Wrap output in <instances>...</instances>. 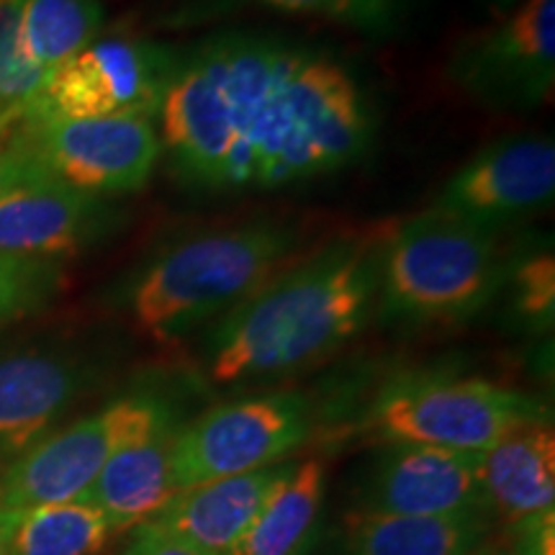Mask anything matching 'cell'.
I'll return each instance as SVG.
<instances>
[{"label":"cell","mask_w":555,"mask_h":555,"mask_svg":"<svg viewBox=\"0 0 555 555\" xmlns=\"http://www.w3.org/2000/svg\"><path fill=\"white\" fill-rule=\"evenodd\" d=\"M509 266L502 232L433 206L384 240L378 301L412 322L466 319L499 294Z\"/></svg>","instance_id":"277c9868"},{"label":"cell","mask_w":555,"mask_h":555,"mask_svg":"<svg viewBox=\"0 0 555 555\" xmlns=\"http://www.w3.org/2000/svg\"><path fill=\"white\" fill-rule=\"evenodd\" d=\"M468 555H483V553H468Z\"/></svg>","instance_id":"1f68e13d"},{"label":"cell","mask_w":555,"mask_h":555,"mask_svg":"<svg viewBox=\"0 0 555 555\" xmlns=\"http://www.w3.org/2000/svg\"><path fill=\"white\" fill-rule=\"evenodd\" d=\"M499 555H519V553H499Z\"/></svg>","instance_id":"f546056e"},{"label":"cell","mask_w":555,"mask_h":555,"mask_svg":"<svg viewBox=\"0 0 555 555\" xmlns=\"http://www.w3.org/2000/svg\"><path fill=\"white\" fill-rule=\"evenodd\" d=\"M170 425L168 409L152 399H121L26 448L0 478V517L34 506L78 502L101 468L127 442Z\"/></svg>","instance_id":"8992f818"},{"label":"cell","mask_w":555,"mask_h":555,"mask_svg":"<svg viewBox=\"0 0 555 555\" xmlns=\"http://www.w3.org/2000/svg\"><path fill=\"white\" fill-rule=\"evenodd\" d=\"M101 29V0H24L21 34L26 54L47 75L99 39Z\"/></svg>","instance_id":"44dd1931"},{"label":"cell","mask_w":555,"mask_h":555,"mask_svg":"<svg viewBox=\"0 0 555 555\" xmlns=\"http://www.w3.org/2000/svg\"><path fill=\"white\" fill-rule=\"evenodd\" d=\"M54 262H34L0 255V327L31 311L57 283Z\"/></svg>","instance_id":"d4e9b609"},{"label":"cell","mask_w":555,"mask_h":555,"mask_svg":"<svg viewBox=\"0 0 555 555\" xmlns=\"http://www.w3.org/2000/svg\"><path fill=\"white\" fill-rule=\"evenodd\" d=\"M286 468H262L176 491L152 525L191 543L206 555H229Z\"/></svg>","instance_id":"5bb4252c"},{"label":"cell","mask_w":555,"mask_h":555,"mask_svg":"<svg viewBox=\"0 0 555 555\" xmlns=\"http://www.w3.org/2000/svg\"><path fill=\"white\" fill-rule=\"evenodd\" d=\"M270 9L314 16L352 29L384 34L397 26L404 0H260Z\"/></svg>","instance_id":"603a6c76"},{"label":"cell","mask_w":555,"mask_h":555,"mask_svg":"<svg viewBox=\"0 0 555 555\" xmlns=\"http://www.w3.org/2000/svg\"><path fill=\"white\" fill-rule=\"evenodd\" d=\"M450 80L491 108L530 111L555 86V0H519L457 47Z\"/></svg>","instance_id":"9c48e42d"},{"label":"cell","mask_w":555,"mask_h":555,"mask_svg":"<svg viewBox=\"0 0 555 555\" xmlns=\"http://www.w3.org/2000/svg\"><path fill=\"white\" fill-rule=\"evenodd\" d=\"M483 504L481 453L393 446L380 461L363 509L412 517H474Z\"/></svg>","instance_id":"7c38bea8"},{"label":"cell","mask_w":555,"mask_h":555,"mask_svg":"<svg viewBox=\"0 0 555 555\" xmlns=\"http://www.w3.org/2000/svg\"><path fill=\"white\" fill-rule=\"evenodd\" d=\"M350 555H468L474 517H412L358 509L345 519Z\"/></svg>","instance_id":"d6986e66"},{"label":"cell","mask_w":555,"mask_h":555,"mask_svg":"<svg viewBox=\"0 0 555 555\" xmlns=\"http://www.w3.org/2000/svg\"><path fill=\"white\" fill-rule=\"evenodd\" d=\"M170 170L201 191H273L356 163L373 116L332 54L224 34L180 54L159 106Z\"/></svg>","instance_id":"6da1fadb"},{"label":"cell","mask_w":555,"mask_h":555,"mask_svg":"<svg viewBox=\"0 0 555 555\" xmlns=\"http://www.w3.org/2000/svg\"><path fill=\"white\" fill-rule=\"evenodd\" d=\"M555 193V144L547 134H512L486 144L448 180L435 208L502 232L540 211Z\"/></svg>","instance_id":"8fae6325"},{"label":"cell","mask_w":555,"mask_h":555,"mask_svg":"<svg viewBox=\"0 0 555 555\" xmlns=\"http://www.w3.org/2000/svg\"><path fill=\"white\" fill-rule=\"evenodd\" d=\"M99 506L65 502L0 517L3 555H95L111 538Z\"/></svg>","instance_id":"ffe728a7"},{"label":"cell","mask_w":555,"mask_h":555,"mask_svg":"<svg viewBox=\"0 0 555 555\" xmlns=\"http://www.w3.org/2000/svg\"><path fill=\"white\" fill-rule=\"evenodd\" d=\"M491 5H496V9H502L504 13L509 11V9H515V5L519 3V0H489Z\"/></svg>","instance_id":"f1b7e54d"},{"label":"cell","mask_w":555,"mask_h":555,"mask_svg":"<svg viewBox=\"0 0 555 555\" xmlns=\"http://www.w3.org/2000/svg\"><path fill=\"white\" fill-rule=\"evenodd\" d=\"M44 178L54 176L34 152L21 121L9 129H0V201Z\"/></svg>","instance_id":"484cf974"},{"label":"cell","mask_w":555,"mask_h":555,"mask_svg":"<svg viewBox=\"0 0 555 555\" xmlns=\"http://www.w3.org/2000/svg\"><path fill=\"white\" fill-rule=\"evenodd\" d=\"M108 221L101 196L44 178L0 201V255L34 262L69 258Z\"/></svg>","instance_id":"4fadbf2b"},{"label":"cell","mask_w":555,"mask_h":555,"mask_svg":"<svg viewBox=\"0 0 555 555\" xmlns=\"http://www.w3.org/2000/svg\"><path fill=\"white\" fill-rule=\"evenodd\" d=\"M21 11L24 0H0V129L24 119L47 80L44 69L26 54Z\"/></svg>","instance_id":"7402d4cb"},{"label":"cell","mask_w":555,"mask_h":555,"mask_svg":"<svg viewBox=\"0 0 555 555\" xmlns=\"http://www.w3.org/2000/svg\"><path fill=\"white\" fill-rule=\"evenodd\" d=\"M296 245V229L275 221L180 240L139 268L129 283L131 314L147 335L176 339L237 307L286 266Z\"/></svg>","instance_id":"3957f363"},{"label":"cell","mask_w":555,"mask_h":555,"mask_svg":"<svg viewBox=\"0 0 555 555\" xmlns=\"http://www.w3.org/2000/svg\"><path fill=\"white\" fill-rule=\"evenodd\" d=\"M80 367L57 356L0 358V442L26 448L73 401Z\"/></svg>","instance_id":"e0dca14e"},{"label":"cell","mask_w":555,"mask_h":555,"mask_svg":"<svg viewBox=\"0 0 555 555\" xmlns=\"http://www.w3.org/2000/svg\"><path fill=\"white\" fill-rule=\"evenodd\" d=\"M504 286H512L519 317L535 324H551L555 311V260L553 253H530L512 260Z\"/></svg>","instance_id":"cb8c5ba5"},{"label":"cell","mask_w":555,"mask_h":555,"mask_svg":"<svg viewBox=\"0 0 555 555\" xmlns=\"http://www.w3.org/2000/svg\"><path fill=\"white\" fill-rule=\"evenodd\" d=\"M380 247L376 237L335 240L242 298L211 335L214 380L278 376L345 345L378 301Z\"/></svg>","instance_id":"7a4b0ae2"},{"label":"cell","mask_w":555,"mask_h":555,"mask_svg":"<svg viewBox=\"0 0 555 555\" xmlns=\"http://www.w3.org/2000/svg\"><path fill=\"white\" fill-rule=\"evenodd\" d=\"M543 406L483 378L420 376L388 386L371 412V429L391 446L486 453Z\"/></svg>","instance_id":"5b68a950"},{"label":"cell","mask_w":555,"mask_h":555,"mask_svg":"<svg viewBox=\"0 0 555 555\" xmlns=\"http://www.w3.org/2000/svg\"><path fill=\"white\" fill-rule=\"evenodd\" d=\"M0 555H3V543H0Z\"/></svg>","instance_id":"4dcf8cb0"},{"label":"cell","mask_w":555,"mask_h":555,"mask_svg":"<svg viewBox=\"0 0 555 555\" xmlns=\"http://www.w3.org/2000/svg\"><path fill=\"white\" fill-rule=\"evenodd\" d=\"M525 538L519 555H555V512L525 519Z\"/></svg>","instance_id":"83f0119b"},{"label":"cell","mask_w":555,"mask_h":555,"mask_svg":"<svg viewBox=\"0 0 555 555\" xmlns=\"http://www.w3.org/2000/svg\"><path fill=\"white\" fill-rule=\"evenodd\" d=\"M176 50L139 37H103L47 75L24 119H157L178 67Z\"/></svg>","instance_id":"52a82bcc"},{"label":"cell","mask_w":555,"mask_h":555,"mask_svg":"<svg viewBox=\"0 0 555 555\" xmlns=\"http://www.w3.org/2000/svg\"><path fill=\"white\" fill-rule=\"evenodd\" d=\"M176 435V427L165 425L142 440L114 450L78 502L99 506L114 532L147 525L178 491L172 481Z\"/></svg>","instance_id":"9a60e30c"},{"label":"cell","mask_w":555,"mask_h":555,"mask_svg":"<svg viewBox=\"0 0 555 555\" xmlns=\"http://www.w3.org/2000/svg\"><path fill=\"white\" fill-rule=\"evenodd\" d=\"M311 433L309 404L296 393L234 401L178 429L172 448L176 489L273 468Z\"/></svg>","instance_id":"ba28073f"},{"label":"cell","mask_w":555,"mask_h":555,"mask_svg":"<svg viewBox=\"0 0 555 555\" xmlns=\"http://www.w3.org/2000/svg\"><path fill=\"white\" fill-rule=\"evenodd\" d=\"M21 127L54 178L93 196L144 189L163 155L155 121L144 116L21 119Z\"/></svg>","instance_id":"30bf717a"},{"label":"cell","mask_w":555,"mask_h":555,"mask_svg":"<svg viewBox=\"0 0 555 555\" xmlns=\"http://www.w3.org/2000/svg\"><path fill=\"white\" fill-rule=\"evenodd\" d=\"M124 555H206L198 547H193L185 540H180L170 532L159 530L157 525H142V530L137 532V538L131 540Z\"/></svg>","instance_id":"4316f807"},{"label":"cell","mask_w":555,"mask_h":555,"mask_svg":"<svg viewBox=\"0 0 555 555\" xmlns=\"http://www.w3.org/2000/svg\"><path fill=\"white\" fill-rule=\"evenodd\" d=\"M486 504L512 522L543 515L555 502V435L545 420L527 422L481 453Z\"/></svg>","instance_id":"2e32d148"},{"label":"cell","mask_w":555,"mask_h":555,"mask_svg":"<svg viewBox=\"0 0 555 555\" xmlns=\"http://www.w3.org/2000/svg\"><path fill=\"white\" fill-rule=\"evenodd\" d=\"M322 494V463L307 461L286 470L229 555H298L314 527Z\"/></svg>","instance_id":"ac0fdd59"}]
</instances>
